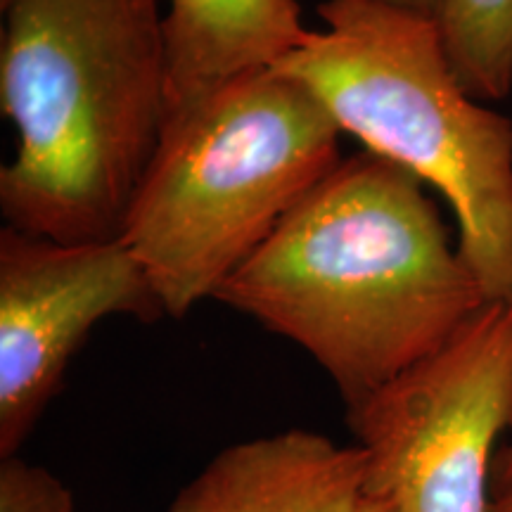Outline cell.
Wrapping results in <instances>:
<instances>
[{
	"label": "cell",
	"mask_w": 512,
	"mask_h": 512,
	"mask_svg": "<svg viewBox=\"0 0 512 512\" xmlns=\"http://www.w3.org/2000/svg\"><path fill=\"white\" fill-rule=\"evenodd\" d=\"M214 299L299 344L347 408L489 304L425 183L366 150L342 159Z\"/></svg>",
	"instance_id": "6da1fadb"
},
{
	"label": "cell",
	"mask_w": 512,
	"mask_h": 512,
	"mask_svg": "<svg viewBox=\"0 0 512 512\" xmlns=\"http://www.w3.org/2000/svg\"><path fill=\"white\" fill-rule=\"evenodd\" d=\"M3 10L0 105L19 133L0 169L5 226L119 240L169 124L159 0H3Z\"/></svg>",
	"instance_id": "7a4b0ae2"
},
{
	"label": "cell",
	"mask_w": 512,
	"mask_h": 512,
	"mask_svg": "<svg viewBox=\"0 0 512 512\" xmlns=\"http://www.w3.org/2000/svg\"><path fill=\"white\" fill-rule=\"evenodd\" d=\"M323 31L273 69L302 81L342 133L437 188L489 304H512V121L458 81L434 17L328 0Z\"/></svg>",
	"instance_id": "3957f363"
},
{
	"label": "cell",
	"mask_w": 512,
	"mask_h": 512,
	"mask_svg": "<svg viewBox=\"0 0 512 512\" xmlns=\"http://www.w3.org/2000/svg\"><path fill=\"white\" fill-rule=\"evenodd\" d=\"M339 136L323 102L280 69L242 76L166 128L119 238L166 318L214 299L337 169Z\"/></svg>",
	"instance_id": "277c9868"
},
{
	"label": "cell",
	"mask_w": 512,
	"mask_h": 512,
	"mask_svg": "<svg viewBox=\"0 0 512 512\" xmlns=\"http://www.w3.org/2000/svg\"><path fill=\"white\" fill-rule=\"evenodd\" d=\"M366 494L396 512H489L512 430V304H486L444 349L347 408Z\"/></svg>",
	"instance_id": "5b68a950"
},
{
	"label": "cell",
	"mask_w": 512,
	"mask_h": 512,
	"mask_svg": "<svg viewBox=\"0 0 512 512\" xmlns=\"http://www.w3.org/2000/svg\"><path fill=\"white\" fill-rule=\"evenodd\" d=\"M110 316L166 318L124 242H57L0 230V456H17L69 361Z\"/></svg>",
	"instance_id": "8992f818"
},
{
	"label": "cell",
	"mask_w": 512,
	"mask_h": 512,
	"mask_svg": "<svg viewBox=\"0 0 512 512\" xmlns=\"http://www.w3.org/2000/svg\"><path fill=\"white\" fill-rule=\"evenodd\" d=\"M366 451L309 430L223 448L166 512H358Z\"/></svg>",
	"instance_id": "52a82bcc"
},
{
	"label": "cell",
	"mask_w": 512,
	"mask_h": 512,
	"mask_svg": "<svg viewBox=\"0 0 512 512\" xmlns=\"http://www.w3.org/2000/svg\"><path fill=\"white\" fill-rule=\"evenodd\" d=\"M297 0H171L169 128L242 76L266 72L306 41Z\"/></svg>",
	"instance_id": "ba28073f"
},
{
	"label": "cell",
	"mask_w": 512,
	"mask_h": 512,
	"mask_svg": "<svg viewBox=\"0 0 512 512\" xmlns=\"http://www.w3.org/2000/svg\"><path fill=\"white\" fill-rule=\"evenodd\" d=\"M434 22L458 81L472 98L512 91V0H437Z\"/></svg>",
	"instance_id": "9c48e42d"
},
{
	"label": "cell",
	"mask_w": 512,
	"mask_h": 512,
	"mask_svg": "<svg viewBox=\"0 0 512 512\" xmlns=\"http://www.w3.org/2000/svg\"><path fill=\"white\" fill-rule=\"evenodd\" d=\"M0 512H76V505L53 472L12 456L0 465Z\"/></svg>",
	"instance_id": "30bf717a"
},
{
	"label": "cell",
	"mask_w": 512,
	"mask_h": 512,
	"mask_svg": "<svg viewBox=\"0 0 512 512\" xmlns=\"http://www.w3.org/2000/svg\"><path fill=\"white\" fill-rule=\"evenodd\" d=\"M505 491H512V441L494 465V496L505 494Z\"/></svg>",
	"instance_id": "8fae6325"
},
{
	"label": "cell",
	"mask_w": 512,
	"mask_h": 512,
	"mask_svg": "<svg viewBox=\"0 0 512 512\" xmlns=\"http://www.w3.org/2000/svg\"><path fill=\"white\" fill-rule=\"evenodd\" d=\"M377 3L415 12V15H425V17L437 15V0H377Z\"/></svg>",
	"instance_id": "7c38bea8"
},
{
	"label": "cell",
	"mask_w": 512,
	"mask_h": 512,
	"mask_svg": "<svg viewBox=\"0 0 512 512\" xmlns=\"http://www.w3.org/2000/svg\"><path fill=\"white\" fill-rule=\"evenodd\" d=\"M358 512H396V510L392 508V503H387L380 496L363 494V501H361V505H358Z\"/></svg>",
	"instance_id": "4fadbf2b"
},
{
	"label": "cell",
	"mask_w": 512,
	"mask_h": 512,
	"mask_svg": "<svg viewBox=\"0 0 512 512\" xmlns=\"http://www.w3.org/2000/svg\"><path fill=\"white\" fill-rule=\"evenodd\" d=\"M489 512H512V491H505V494H496L494 501H491Z\"/></svg>",
	"instance_id": "5bb4252c"
}]
</instances>
